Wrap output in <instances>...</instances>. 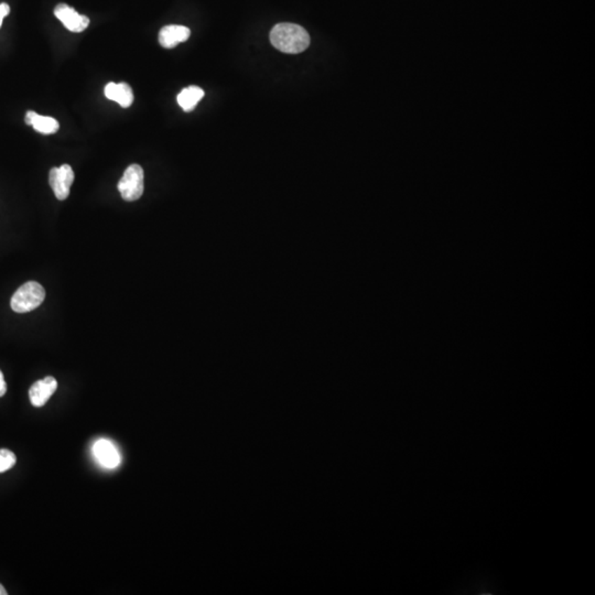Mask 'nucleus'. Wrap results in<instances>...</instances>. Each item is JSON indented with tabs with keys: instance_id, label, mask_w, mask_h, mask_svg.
Returning a JSON list of instances; mask_svg holds the SVG:
<instances>
[{
	"instance_id": "f257e3e1",
	"label": "nucleus",
	"mask_w": 595,
	"mask_h": 595,
	"mask_svg": "<svg viewBox=\"0 0 595 595\" xmlns=\"http://www.w3.org/2000/svg\"><path fill=\"white\" fill-rule=\"evenodd\" d=\"M270 42L280 52L298 54L308 49L310 36L303 27L295 23H278L270 31Z\"/></svg>"
},
{
	"instance_id": "f03ea898",
	"label": "nucleus",
	"mask_w": 595,
	"mask_h": 595,
	"mask_svg": "<svg viewBox=\"0 0 595 595\" xmlns=\"http://www.w3.org/2000/svg\"><path fill=\"white\" fill-rule=\"evenodd\" d=\"M46 290L36 281H29L21 286L11 298V307L15 312L27 313L42 305Z\"/></svg>"
},
{
	"instance_id": "7ed1b4c3",
	"label": "nucleus",
	"mask_w": 595,
	"mask_h": 595,
	"mask_svg": "<svg viewBox=\"0 0 595 595\" xmlns=\"http://www.w3.org/2000/svg\"><path fill=\"white\" fill-rule=\"evenodd\" d=\"M144 179V170L139 164L129 166L117 185L121 198L128 202L142 198L145 189Z\"/></svg>"
},
{
	"instance_id": "20e7f679",
	"label": "nucleus",
	"mask_w": 595,
	"mask_h": 595,
	"mask_svg": "<svg viewBox=\"0 0 595 595\" xmlns=\"http://www.w3.org/2000/svg\"><path fill=\"white\" fill-rule=\"evenodd\" d=\"M49 182L58 200H67L69 195V189L74 182V172L69 164H63L60 168H52L49 175Z\"/></svg>"
},
{
	"instance_id": "39448f33",
	"label": "nucleus",
	"mask_w": 595,
	"mask_h": 595,
	"mask_svg": "<svg viewBox=\"0 0 595 595\" xmlns=\"http://www.w3.org/2000/svg\"><path fill=\"white\" fill-rule=\"evenodd\" d=\"M93 454L98 464L105 469H116L121 465V453L111 440H98L93 446Z\"/></svg>"
},
{
	"instance_id": "423d86ee",
	"label": "nucleus",
	"mask_w": 595,
	"mask_h": 595,
	"mask_svg": "<svg viewBox=\"0 0 595 595\" xmlns=\"http://www.w3.org/2000/svg\"><path fill=\"white\" fill-rule=\"evenodd\" d=\"M54 15L71 32H82L90 25L86 15H80L67 4H59L54 9Z\"/></svg>"
},
{
	"instance_id": "0eeeda50",
	"label": "nucleus",
	"mask_w": 595,
	"mask_h": 595,
	"mask_svg": "<svg viewBox=\"0 0 595 595\" xmlns=\"http://www.w3.org/2000/svg\"><path fill=\"white\" fill-rule=\"evenodd\" d=\"M58 389V382L52 376H48L44 380H38L31 386L29 390V398L34 407H42L49 401L51 396Z\"/></svg>"
},
{
	"instance_id": "6e6552de",
	"label": "nucleus",
	"mask_w": 595,
	"mask_h": 595,
	"mask_svg": "<svg viewBox=\"0 0 595 595\" xmlns=\"http://www.w3.org/2000/svg\"><path fill=\"white\" fill-rule=\"evenodd\" d=\"M190 29L185 26L170 25L163 27L159 32V44L166 49H172L179 44L187 41L190 38Z\"/></svg>"
},
{
	"instance_id": "1a4fd4ad",
	"label": "nucleus",
	"mask_w": 595,
	"mask_h": 595,
	"mask_svg": "<svg viewBox=\"0 0 595 595\" xmlns=\"http://www.w3.org/2000/svg\"><path fill=\"white\" fill-rule=\"evenodd\" d=\"M105 96L123 108L129 107L134 102V93L126 83H108L105 86Z\"/></svg>"
},
{
	"instance_id": "9d476101",
	"label": "nucleus",
	"mask_w": 595,
	"mask_h": 595,
	"mask_svg": "<svg viewBox=\"0 0 595 595\" xmlns=\"http://www.w3.org/2000/svg\"><path fill=\"white\" fill-rule=\"evenodd\" d=\"M25 121L29 126L34 127V131H38L40 134H55L60 128L57 119H52L49 116L39 115V114L32 111H29L26 114Z\"/></svg>"
},
{
	"instance_id": "9b49d317",
	"label": "nucleus",
	"mask_w": 595,
	"mask_h": 595,
	"mask_svg": "<svg viewBox=\"0 0 595 595\" xmlns=\"http://www.w3.org/2000/svg\"><path fill=\"white\" fill-rule=\"evenodd\" d=\"M204 96V91L199 86H189L180 92L178 95V103L185 112H191L198 105L199 102Z\"/></svg>"
},
{
	"instance_id": "f8f14e48",
	"label": "nucleus",
	"mask_w": 595,
	"mask_h": 595,
	"mask_svg": "<svg viewBox=\"0 0 595 595\" xmlns=\"http://www.w3.org/2000/svg\"><path fill=\"white\" fill-rule=\"evenodd\" d=\"M15 462H17V457L13 452L8 449H0V473L13 469Z\"/></svg>"
},
{
	"instance_id": "ddd939ff",
	"label": "nucleus",
	"mask_w": 595,
	"mask_h": 595,
	"mask_svg": "<svg viewBox=\"0 0 595 595\" xmlns=\"http://www.w3.org/2000/svg\"><path fill=\"white\" fill-rule=\"evenodd\" d=\"M11 13V7L7 4H0V27L3 25V20Z\"/></svg>"
},
{
	"instance_id": "4468645a",
	"label": "nucleus",
	"mask_w": 595,
	"mask_h": 595,
	"mask_svg": "<svg viewBox=\"0 0 595 595\" xmlns=\"http://www.w3.org/2000/svg\"><path fill=\"white\" fill-rule=\"evenodd\" d=\"M6 393H7V384H6L3 373L0 370V397H3Z\"/></svg>"
},
{
	"instance_id": "2eb2a0df",
	"label": "nucleus",
	"mask_w": 595,
	"mask_h": 595,
	"mask_svg": "<svg viewBox=\"0 0 595 595\" xmlns=\"http://www.w3.org/2000/svg\"><path fill=\"white\" fill-rule=\"evenodd\" d=\"M7 591L4 588L3 585L0 584V595H7Z\"/></svg>"
}]
</instances>
